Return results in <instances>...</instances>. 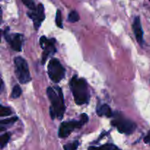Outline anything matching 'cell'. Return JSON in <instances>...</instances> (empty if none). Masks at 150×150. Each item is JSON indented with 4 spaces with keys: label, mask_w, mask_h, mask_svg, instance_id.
I'll return each instance as SVG.
<instances>
[{
    "label": "cell",
    "mask_w": 150,
    "mask_h": 150,
    "mask_svg": "<svg viewBox=\"0 0 150 150\" xmlns=\"http://www.w3.org/2000/svg\"><path fill=\"white\" fill-rule=\"evenodd\" d=\"M23 3L32 11H35V10H37V7L38 6H35V3L33 1H31V0H28V1H23Z\"/></svg>",
    "instance_id": "cell-19"
},
{
    "label": "cell",
    "mask_w": 150,
    "mask_h": 150,
    "mask_svg": "<svg viewBox=\"0 0 150 150\" xmlns=\"http://www.w3.org/2000/svg\"><path fill=\"white\" fill-rule=\"evenodd\" d=\"M70 86L75 103L77 105H84L89 103L90 95L87 83L84 79H79L77 76H74L70 81Z\"/></svg>",
    "instance_id": "cell-2"
},
{
    "label": "cell",
    "mask_w": 150,
    "mask_h": 150,
    "mask_svg": "<svg viewBox=\"0 0 150 150\" xmlns=\"http://www.w3.org/2000/svg\"><path fill=\"white\" fill-rule=\"evenodd\" d=\"M79 15L76 10H73L68 15V21L71 23H76L79 20Z\"/></svg>",
    "instance_id": "cell-14"
},
{
    "label": "cell",
    "mask_w": 150,
    "mask_h": 150,
    "mask_svg": "<svg viewBox=\"0 0 150 150\" xmlns=\"http://www.w3.org/2000/svg\"><path fill=\"white\" fill-rule=\"evenodd\" d=\"M79 142L78 141H74L72 143H69L64 146V150H76L79 147Z\"/></svg>",
    "instance_id": "cell-15"
},
{
    "label": "cell",
    "mask_w": 150,
    "mask_h": 150,
    "mask_svg": "<svg viewBox=\"0 0 150 150\" xmlns=\"http://www.w3.org/2000/svg\"><path fill=\"white\" fill-rule=\"evenodd\" d=\"M12 114V111L9 108L4 107L3 105L0 106V116L2 117H7Z\"/></svg>",
    "instance_id": "cell-17"
},
{
    "label": "cell",
    "mask_w": 150,
    "mask_h": 150,
    "mask_svg": "<svg viewBox=\"0 0 150 150\" xmlns=\"http://www.w3.org/2000/svg\"><path fill=\"white\" fill-rule=\"evenodd\" d=\"M48 74L53 82L59 83L64 79L65 69L57 59L53 58L48 64Z\"/></svg>",
    "instance_id": "cell-5"
},
{
    "label": "cell",
    "mask_w": 150,
    "mask_h": 150,
    "mask_svg": "<svg viewBox=\"0 0 150 150\" xmlns=\"http://www.w3.org/2000/svg\"><path fill=\"white\" fill-rule=\"evenodd\" d=\"M15 73L18 80L21 83H26L31 81L27 62L21 57H17L14 59Z\"/></svg>",
    "instance_id": "cell-3"
},
{
    "label": "cell",
    "mask_w": 150,
    "mask_h": 150,
    "mask_svg": "<svg viewBox=\"0 0 150 150\" xmlns=\"http://www.w3.org/2000/svg\"><path fill=\"white\" fill-rule=\"evenodd\" d=\"M56 23L57 26L59 28H63L62 26V14L61 11L58 10L57 11V15H56Z\"/></svg>",
    "instance_id": "cell-20"
},
{
    "label": "cell",
    "mask_w": 150,
    "mask_h": 150,
    "mask_svg": "<svg viewBox=\"0 0 150 150\" xmlns=\"http://www.w3.org/2000/svg\"><path fill=\"white\" fill-rule=\"evenodd\" d=\"M18 120L17 117H12V118H9V119H6V120H3L1 121V125H13L16 120Z\"/></svg>",
    "instance_id": "cell-18"
},
{
    "label": "cell",
    "mask_w": 150,
    "mask_h": 150,
    "mask_svg": "<svg viewBox=\"0 0 150 150\" xmlns=\"http://www.w3.org/2000/svg\"><path fill=\"white\" fill-rule=\"evenodd\" d=\"M97 114L100 117H103V116H105V117H111L113 116V113L111 108L108 105H106V104L99 105L97 108Z\"/></svg>",
    "instance_id": "cell-11"
},
{
    "label": "cell",
    "mask_w": 150,
    "mask_h": 150,
    "mask_svg": "<svg viewBox=\"0 0 150 150\" xmlns=\"http://www.w3.org/2000/svg\"><path fill=\"white\" fill-rule=\"evenodd\" d=\"M88 150H121L112 144H106L100 146H90Z\"/></svg>",
    "instance_id": "cell-12"
},
{
    "label": "cell",
    "mask_w": 150,
    "mask_h": 150,
    "mask_svg": "<svg viewBox=\"0 0 150 150\" xmlns=\"http://www.w3.org/2000/svg\"><path fill=\"white\" fill-rule=\"evenodd\" d=\"M89 120V117L86 114L81 115L80 120H70L62 122L59 129V136L60 138H66L76 128H81Z\"/></svg>",
    "instance_id": "cell-4"
},
{
    "label": "cell",
    "mask_w": 150,
    "mask_h": 150,
    "mask_svg": "<svg viewBox=\"0 0 150 150\" xmlns=\"http://www.w3.org/2000/svg\"><path fill=\"white\" fill-rule=\"evenodd\" d=\"M10 135L9 133H6L4 134H3L1 136V148H4L6 145L8 143L9 140H10Z\"/></svg>",
    "instance_id": "cell-16"
},
{
    "label": "cell",
    "mask_w": 150,
    "mask_h": 150,
    "mask_svg": "<svg viewBox=\"0 0 150 150\" xmlns=\"http://www.w3.org/2000/svg\"><path fill=\"white\" fill-rule=\"evenodd\" d=\"M55 39H48L46 37L42 36L40 39V44L41 48L43 49L42 56V64H45L47 59L51 56L54 55L57 51L55 47Z\"/></svg>",
    "instance_id": "cell-7"
},
{
    "label": "cell",
    "mask_w": 150,
    "mask_h": 150,
    "mask_svg": "<svg viewBox=\"0 0 150 150\" xmlns=\"http://www.w3.org/2000/svg\"><path fill=\"white\" fill-rule=\"evenodd\" d=\"M111 125L118 130V131L124 134H132L136 129V124L130 120L124 118H117L111 121Z\"/></svg>",
    "instance_id": "cell-6"
},
{
    "label": "cell",
    "mask_w": 150,
    "mask_h": 150,
    "mask_svg": "<svg viewBox=\"0 0 150 150\" xmlns=\"http://www.w3.org/2000/svg\"><path fill=\"white\" fill-rule=\"evenodd\" d=\"M133 29L134 32L135 36H136V40L141 45H143L144 44V32L142 29V23H141L140 18L139 16L135 18L133 23Z\"/></svg>",
    "instance_id": "cell-10"
},
{
    "label": "cell",
    "mask_w": 150,
    "mask_h": 150,
    "mask_svg": "<svg viewBox=\"0 0 150 150\" xmlns=\"http://www.w3.org/2000/svg\"><path fill=\"white\" fill-rule=\"evenodd\" d=\"M22 93L21 88L20 87L19 85H16L13 88V90L11 92V98L13 99H16V98H19Z\"/></svg>",
    "instance_id": "cell-13"
},
{
    "label": "cell",
    "mask_w": 150,
    "mask_h": 150,
    "mask_svg": "<svg viewBox=\"0 0 150 150\" xmlns=\"http://www.w3.org/2000/svg\"><path fill=\"white\" fill-rule=\"evenodd\" d=\"M144 143L148 144H150V131L148 133V134L144 137Z\"/></svg>",
    "instance_id": "cell-21"
},
{
    "label": "cell",
    "mask_w": 150,
    "mask_h": 150,
    "mask_svg": "<svg viewBox=\"0 0 150 150\" xmlns=\"http://www.w3.org/2000/svg\"><path fill=\"white\" fill-rule=\"evenodd\" d=\"M44 7L42 4H38L37 10L35 11L32 12H28L27 16L33 21L34 23V27L36 30L39 29L41 23L44 21L45 19V13H44Z\"/></svg>",
    "instance_id": "cell-9"
},
{
    "label": "cell",
    "mask_w": 150,
    "mask_h": 150,
    "mask_svg": "<svg viewBox=\"0 0 150 150\" xmlns=\"http://www.w3.org/2000/svg\"><path fill=\"white\" fill-rule=\"evenodd\" d=\"M9 27L6 28L4 32V37L6 40L10 44L13 50L16 51H21L23 45V35L21 34H10Z\"/></svg>",
    "instance_id": "cell-8"
},
{
    "label": "cell",
    "mask_w": 150,
    "mask_h": 150,
    "mask_svg": "<svg viewBox=\"0 0 150 150\" xmlns=\"http://www.w3.org/2000/svg\"><path fill=\"white\" fill-rule=\"evenodd\" d=\"M47 95L51 103L50 108V115L52 120L56 117L62 120L65 111L64 96L61 88L59 86L47 88Z\"/></svg>",
    "instance_id": "cell-1"
}]
</instances>
